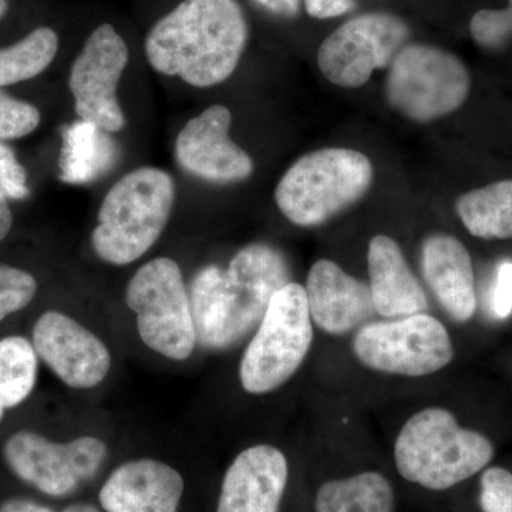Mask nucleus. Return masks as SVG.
<instances>
[{"instance_id":"obj_1","label":"nucleus","mask_w":512,"mask_h":512,"mask_svg":"<svg viewBox=\"0 0 512 512\" xmlns=\"http://www.w3.org/2000/svg\"><path fill=\"white\" fill-rule=\"evenodd\" d=\"M248 33L237 0H184L151 28L146 55L156 72L204 89L232 76Z\"/></svg>"},{"instance_id":"obj_2","label":"nucleus","mask_w":512,"mask_h":512,"mask_svg":"<svg viewBox=\"0 0 512 512\" xmlns=\"http://www.w3.org/2000/svg\"><path fill=\"white\" fill-rule=\"evenodd\" d=\"M289 278L284 255L265 244L242 248L227 271L217 265L202 268L190 289L197 340L210 349L237 343L261 322L272 296Z\"/></svg>"},{"instance_id":"obj_3","label":"nucleus","mask_w":512,"mask_h":512,"mask_svg":"<svg viewBox=\"0 0 512 512\" xmlns=\"http://www.w3.org/2000/svg\"><path fill=\"white\" fill-rule=\"evenodd\" d=\"M174 201L173 177L160 168H137L124 175L101 202L94 251L107 264H133L160 239Z\"/></svg>"},{"instance_id":"obj_4","label":"nucleus","mask_w":512,"mask_h":512,"mask_svg":"<svg viewBox=\"0 0 512 512\" xmlns=\"http://www.w3.org/2000/svg\"><path fill=\"white\" fill-rule=\"evenodd\" d=\"M494 456L491 441L463 429L446 409L431 407L414 414L397 436V471L410 483L447 490L476 476Z\"/></svg>"},{"instance_id":"obj_5","label":"nucleus","mask_w":512,"mask_h":512,"mask_svg":"<svg viewBox=\"0 0 512 512\" xmlns=\"http://www.w3.org/2000/svg\"><path fill=\"white\" fill-rule=\"evenodd\" d=\"M372 161L350 148H322L299 158L275 190L286 220L298 227L325 224L362 200L373 183Z\"/></svg>"},{"instance_id":"obj_6","label":"nucleus","mask_w":512,"mask_h":512,"mask_svg":"<svg viewBox=\"0 0 512 512\" xmlns=\"http://www.w3.org/2000/svg\"><path fill=\"white\" fill-rule=\"evenodd\" d=\"M313 340L308 298L289 282L272 296L239 367L242 387L252 394L274 392L301 367Z\"/></svg>"},{"instance_id":"obj_7","label":"nucleus","mask_w":512,"mask_h":512,"mask_svg":"<svg viewBox=\"0 0 512 512\" xmlns=\"http://www.w3.org/2000/svg\"><path fill=\"white\" fill-rule=\"evenodd\" d=\"M467 67L436 46L407 43L389 66L386 99L417 123H429L460 109L470 93Z\"/></svg>"},{"instance_id":"obj_8","label":"nucleus","mask_w":512,"mask_h":512,"mask_svg":"<svg viewBox=\"0 0 512 512\" xmlns=\"http://www.w3.org/2000/svg\"><path fill=\"white\" fill-rule=\"evenodd\" d=\"M128 308L137 316L144 345L168 359L185 360L197 343L190 295L183 272L170 258H157L141 266L128 282Z\"/></svg>"},{"instance_id":"obj_9","label":"nucleus","mask_w":512,"mask_h":512,"mask_svg":"<svg viewBox=\"0 0 512 512\" xmlns=\"http://www.w3.org/2000/svg\"><path fill=\"white\" fill-rule=\"evenodd\" d=\"M353 350L369 369L413 377L439 372L454 356L443 323L424 312L363 326L353 340Z\"/></svg>"},{"instance_id":"obj_10","label":"nucleus","mask_w":512,"mask_h":512,"mask_svg":"<svg viewBox=\"0 0 512 512\" xmlns=\"http://www.w3.org/2000/svg\"><path fill=\"white\" fill-rule=\"evenodd\" d=\"M409 39V26L392 13L355 16L323 40L318 50L320 73L345 89L365 86L375 70L392 64Z\"/></svg>"},{"instance_id":"obj_11","label":"nucleus","mask_w":512,"mask_h":512,"mask_svg":"<svg viewBox=\"0 0 512 512\" xmlns=\"http://www.w3.org/2000/svg\"><path fill=\"white\" fill-rule=\"evenodd\" d=\"M3 456L26 484L50 497H66L99 473L107 446L96 437L55 443L33 431H18L6 441Z\"/></svg>"},{"instance_id":"obj_12","label":"nucleus","mask_w":512,"mask_h":512,"mask_svg":"<svg viewBox=\"0 0 512 512\" xmlns=\"http://www.w3.org/2000/svg\"><path fill=\"white\" fill-rule=\"evenodd\" d=\"M127 63V45L116 29L101 25L94 30L70 70L69 87L80 120L107 133L123 130L126 119L117 100V86Z\"/></svg>"},{"instance_id":"obj_13","label":"nucleus","mask_w":512,"mask_h":512,"mask_svg":"<svg viewBox=\"0 0 512 512\" xmlns=\"http://www.w3.org/2000/svg\"><path fill=\"white\" fill-rule=\"evenodd\" d=\"M32 340L37 356L73 389H92L109 373L107 346L70 316L56 311L43 313L33 328Z\"/></svg>"},{"instance_id":"obj_14","label":"nucleus","mask_w":512,"mask_h":512,"mask_svg":"<svg viewBox=\"0 0 512 512\" xmlns=\"http://www.w3.org/2000/svg\"><path fill=\"white\" fill-rule=\"evenodd\" d=\"M231 111L211 106L185 124L175 157L185 173L215 184L237 183L254 173L252 158L229 138Z\"/></svg>"},{"instance_id":"obj_15","label":"nucleus","mask_w":512,"mask_h":512,"mask_svg":"<svg viewBox=\"0 0 512 512\" xmlns=\"http://www.w3.org/2000/svg\"><path fill=\"white\" fill-rule=\"evenodd\" d=\"M286 484L284 453L268 444L249 447L225 473L217 512H279Z\"/></svg>"},{"instance_id":"obj_16","label":"nucleus","mask_w":512,"mask_h":512,"mask_svg":"<svg viewBox=\"0 0 512 512\" xmlns=\"http://www.w3.org/2000/svg\"><path fill=\"white\" fill-rule=\"evenodd\" d=\"M305 291L313 322L330 335L352 332L376 312L369 285L329 259L312 266Z\"/></svg>"},{"instance_id":"obj_17","label":"nucleus","mask_w":512,"mask_h":512,"mask_svg":"<svg viewBox=\"0 0 512 512\" xmlns=\"http://www.w3.org/2000/svg\"><path fill=\"white\" fill-rule=\"evenodd\" d=\"M184 480L175 468L151 458L121 464L101 487L107 512H178Z\"/></svg>"},{"instance_id":"obj_18","label":"nucleus","mask_w":512,"mask_h":512,"mask_svg":"<svg viewBox=\"0 0 512 512\" xmlns=\"http://www.w3.org/2000/svg\"><path fill=\"white\" fill-rule=\"evenodd\" d=\"M421 269L424 281L451 318L458 322L473 318L477 309L473 262L457 238L430 235L421 247Z\"/></svg>"},{"instance_id":"obj_19","label":"nucleus","mask_w":512,"mask_h":512,"mask_svg":"<svg viewBox=\"0 0 512 512\" xmlns=\"http://www.w3.org/2000/svg\"><path fill=\"white\" fill-rule=\"evenodd\" d=\"M370 293L375 311L383 318H406L429 306L426 292L410 271L402 249L386 235H376L367 252Z\"/></svg>"},{"instance_id":"obj_20","label":"nucleus","mask_w":512,"mask_h":512,"mask_svg":"<svg viewBox=\"0 0 512 512\" xmlns=\"http://www.w3.org/2000/svg\"><path fill=\"white\" fill-rule=\"evenodd\" d=\"M116 151V143L107 131L89 121H77L63 136L60 177L64 183H90L110 170Z\"/></svg>"},{"instance_id":"obj_21","label":"nucleus","mask_w":512,"mask_h":512,"mask_svg":"<svg viewBox=\"0 0 512 512\" xmlns=\"http://www.w3.org/2000/svg\"><path fill=\"white\" fill-rule=\"evenodd\" d=\"M315 511L393 512V488L386 477L375 471L328 481L316 494Z\"/></svg>"},{"instance_id":"obj_22","label":"nucleus","mask_w":512,"mask_h":512,"mask_svg":"<svg viewBox=\"0 0 512 512\" xmlns=\"http://www.w3.org/2000/svg\"><path fill=\"white\" fill-rule=\"evenodd\" d=\"M456 210L464 227L474 237L512 238V181H498L466 192L458 198Z\"/></svg>"},{"instance_id":"obj_23","label":"nucleus","mask_w":512,"mask_h":512,"mask_svg":"<svg viewBox=\"0 0 512 512\" xmlns=\"http://www.w3.org/2000/svg\"><path fill=\"white\" fill-rule=\"evenodd\" d=\"M37 353L22 336L0 340V420L6 410L25 402L35 389Z\"/></svg>"},{"instance_id":"obj_24","label":"nucleus","mask_w":512,"mask_h":512,"mask_svg":"<svg viewBox=\"0 0 512 512\" xmlns=\"http://www.w3.org/2000/svg\"><path fill=\"white\" fill-rule=\"evenodd\" d=\"M59 37L55 30L37 28L15 45L0 49V87L28 82L55 60Z\"/></svg>"},{"instance_id":"obj_25","label":"nucleus","mask_w":512,"mask_h":512,"mask_svg":"<svg viewBox=\"0 0 512 512\" xmlns=\"http://www.w3.org/2000/svg\"><path fill=\"white\" fill-rule=\"evenodd\" d=\"M35 276L23 269L0 265V322L25 309L35 299Z\"/></svg>"},{"instance_id":"obj_26","label":"nucleus","mask_w":512,"mask_h":512,"mask_svg":"<svg viewBox=\"0 0 512 512\" xmlns=\"http://www.w3.org/2000/svg\"><path fill=\"white\" fill-rule=\"evenodd\" d=\"M39 124L40 111L33 104L0 92V141L29 136Z\"/></svg>"},{"instance_id":"obj_27","label":"nucleus","mask_w":512,"mask_h":512,"mask_svg":"<svg viewBox=\"0 0 512 512\" xmlns=\"http://www.w3.org/2000/svg\"><path fill=\"white\" fill-rule=\"evenodd\" d=\"M480 504L484 512H512V474L494 467L481 477Z\"/></svg>"},{"instance_id":"obj_28","label":"nucleus","mask_w":512,"mask_h":512,"mask_svg":"<svg viewBox=\"0 0 512 512\" xmlns=\"http://www.w3.org/2000/svg\"><path fill=\"white\" fill-rule=\"evenodd\" d=\"M0 192L13 200L28 197V177L25 168L16 160L15 154L0 143Z\"/></svg>"},{"instance_id":"obj_29","label":"nucleus","mask_w":512,"mask_h":512,"mask_svg":"<svg viewBox=\"0 0 512 512\" xmlns=\"http://www.w3.org/2000/svg\"><path fill=\"white\" fill-rule=\"evenodd\" d=\"M491 308L498 319H507L512 313V261L498 265Z\"/></svg>"},{"instance_id":"obj_30","label":"nucleus","mask_w":512,"mask_h":512,"mask_svg":"<svg viewBox=\"0 0 512 512\" xmlns=\"http://www.w3.org/2000/svg\"><path fill=\"white\" fill-rule=\"evenodd\" d=\"M306 12L316 19L338 18L355 8V0H303Z\"/></svg>"},{"instance_id":"obj_31","label":"nucleus","mask_w":512,"mask_h":512,"mask_svg":"<svg viewBox=\"0 0 512 512\" xmlns=\"http://www.w3.org/2000/svg\"><path fill=\"white\" fill-rule=\"evenodd\" d=\"M258 5L282 18H293L301 9L302 0H255Z\"/></svg>"},{"instance_id":"obj_32","label":"nucleus","mask_w":512,"mask_h":512,"mask_svg":"<svg viewBox=\"0 0 512 512\" xmlns=\"http://www.w3.org/2000/svg\"><path fill=\"white\" fill-rule=\"evenodd\" d=\"M0 512H53L45 505L35 503V501L22 500V498H13L0 505Z\"/></svg>"},{"instance_id":"obj_33","label":"nucleus","mask_w":512,"mask_h":512,"mask_svg":"<svg viewBox=\"0 0 512 512\" xmlns=\"http://www.w3.org/2000/svg\"><path fill=\"white\" fill-rule=\"evenodd\" d=\"M12 225L13 215L9 207L8 197L0 192V242L8 237Z\"/></svg>"},{"instance_id":"obj_34","label":"nucleus","mask_w":512,"mask_h":512,"mask_svg":"<svg viewBox=\"0 0 512 512\" xmlns=\"http://www.w3.org/2000/svg\"><path fill=\"white\" fill-rule=\"evenodd\" d=\"M62 512H100L97 510L96 507H93V505L90 504H73L70 505V507H67L66 510H63Z\"/></svg>"},{"instance_id":"obj_35","label":"nucleus","mask_w":512,"mask_h":512,"mask_svg":"<svg viewBox=\"0 0 512 512\" xmlns=\"http://www.w3.org/2000/svg\"><path fill=\"white\" fill-rule=\"evenodd\" d=\"M505 26H507L508 35L512 37V0H510V8L503 10Z\"/></svg>"},{"instance_id":"obj_36","label":"nucleus","mask_w":512,"mask_h":512,"mask_svg":"<svg viewBox=\"0 0 512 512\" xmlns=\"http://www.w3.org/2000/svg\"><path fill=\"white\" fill-rule=\"evenodd\" d=\"M9 3L8 0H0V19L5 16V13L8 12Z\"/></svg>"}]
</instances>
